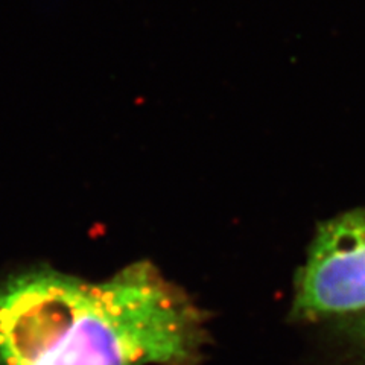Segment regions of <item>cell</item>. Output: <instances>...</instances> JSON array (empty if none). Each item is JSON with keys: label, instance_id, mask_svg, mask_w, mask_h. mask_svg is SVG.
I'll list each match as a JSON object with an SVG mask.
<instances>
[{"label": "cell", "instance_id": "cell-1", "mask_svg": "<svg viewBox=\"0 0 365 365\" xmlns=\"http://www.w3.org/2000/svg\"><path fill=\"white\" fill-rule=\"evenodd\" d=\"M202 322L148 262L104 282L31 269L0 284V365H192Z\"/></svg>", "mask_w": 365, "mask_h": 365}, {"label": "cell", "instance_id": "cell-2", "mask_svg": "<svg viewBox=\"0 0 365 365\" xmlns=\"http://www.w3.org/2000/svg\"><path fill=\"white\" fill-rule=\"evenodd\" d=\"M365 309V210L324 222L295 284L294 317L317 319Z\"/></svg>", "mask_w": 365, "mask_h": 365}]
</instances>
